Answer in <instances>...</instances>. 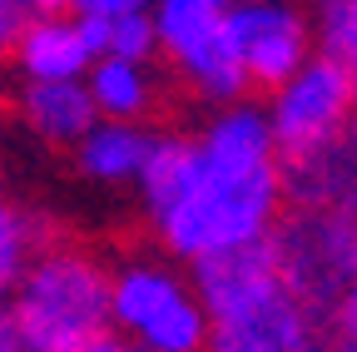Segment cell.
<instances>
[{
  "mask_svg": "<svg viewBox=\"0 0 357 352\" xmlns=\"http://www.w3.org/2000/svg\"><path fill=\"white\" fill-rule=\"evenodd\" d=\"M134 194L159 253L189 268L268 238L288 213L283 154L248 95L208 105V119L189 135H154Z\"/></svg>",
  "mask_w": 357,
  "mask_h": 352,
  "instance_id": "6da1fadb",
  "label": "cell"
},
{
  "mask_svg": "<svg viewBox=\"0 0 357 352\" xmlns=\"http://www.w3.org/2000/svg\"><path fill=\"white\" fill-rule=\"evenodd\" d=\"M208 307V352H333V323L312 303L273 243V234L194 263Z\"/></svg>",
  "mask_w": 357,
  "mask_h": 352,
  "instance_id": "7a4b0ae2",
  "label": "cell"
},
{
  "mask_svg": "<svg viewBox=\"0 0 357 352\" xmlns=\"http://www.w3.org/2000/svg\"><path fill=\"white\" fill-rule=\"evenodd\" d=\"M6 313L30 352H75L109 332V263L89 243L50 238L15 283Z\"/></svg>",
  "mask_w": 357,
  "mask_h": 352,
  "instance_id": "3957f363",
  "label": "cell"
},
{
  "mask_svg": "<svg viewBox=\"0 0 357 352\" xmlns=\"http://www.w3.org/2000/svg\"><path fill=\"white\" fill-rule=\"evenodd\" d=\"M109 332L139 352H208V307L194 268L169 253L109 263Z\"/></svg>",
  "mask_w": 357,
  "mask_h": 352,
  "instance_id": "277c9868",
  "label": "cell"
},
{
  "mask_svg": "<svg viewBox=\"0 0 357 352\" xmlns=\"http://www.w3.org/2000/svg\"><path fill=\"white\" fill-rule=\"evenodd\" d=\"M234 0H149L144 15L154 30V55L169 60L178 84L204 105H229L248 95L243 65L229 45Z\"/></svg>",
  "mask_w": 357,
  "mask_h": 352,
  "instance_id": "5b68a950",
  "label": "cell"
},
{
  "mask_svg": "<svg viewBox=\"0 0 357 352\" xmlns=\"http://www.w3.org/2000/svg\"><path fill=\"white\" fill-rule=\"evenodd\" d=\"M352 105H357V84L347 65L328 50H312L288 79H278L268 90V105H263L268 135H273L283 164L342 144Z\"/></svg>",
  "mask_w": 357,
  "mask_h": 352,
  "instance_id": "8992f818",
  "label": "cell"
},
{
  "mask_svg": "<svg viewBox=\"0 0 357 352\" xmlns=\"http://www.w3.org/2000/svg\"><path fill=\"white\" fill-rule=\"evenodd\" d=\"M273 243L293 283L333 313V303L357 283V204H307L278 218Z\"/></svg>",
  "mask_w": 357,
  "mask_h": 352,
  "instance_id": "52a82bcc",
  "label": "cell"
},
{
  "mask_svg": "<svg viewBox=\"0 0 357 352\" xmlns=\"http://www.w3.org/2000/svg\"><path fill=\"white\" fill-rule=\"evenodd\" d=\"M229 45L243 65L248 90H273L318 50V30L298 0H234Z\"/></svg>",
  "mask_w": 357,
  "mask_h": 352,
  "instance_id": "ba28073f",
  "label": "cell"
},
{
  "mask_svg": "<svg viewBox=\"0 0 357 352\" xmlns=\"http://www.w3.org/2000/svg\"><path fill=\"white\" fill-rule=\"evenodd\" d=\"M149 144H154V129L149 124H134V119H89V129L70 144V164L79 174V184L89 189H105V194H119V189H134L139 169L149 159Z\"/></svg>",
  "mask_w": 357,
  "mask_h": 352,
  "instance_id": "9c48e42d",
  "label": "cell"
},
{
  "mask_svg": "<svg viewBox=\"0 0 357 352\" xmlns=\"http://www.w3.org/2000/svg\"><path fill=\"white\" fill-rule=\"evenodd\" d=\"M20 70V79H79L95 60V45H89V30L79 15L70 10H45L35 15L6 50Z\"/></svg>",
  "mask_w": 357,
  "mask_h": 352,
  "instance_id": "30bf717a",
  "label": "cell"
},
{
  "mask_svg": "<svg viewBox=\"0 0 357 352\" xmlns=\"http://www.w3.org/2000/svg\"><path fill=\"white\" fill-rule=\"evenodd\" d=\"M79 79L100 119L149 124V114L164 105V79L154 70V55H95Z\"/></svg>",
  "mask_w": 357,
  "mask_h": 352,
  "instance_id": "8fae6325",
  "label": "cell"
},
{
  "mask_svg": "<svg viewBox=\"0 0 357 352\" xmlns=\"http://www.w3.org/2000/svg\"><path fill=\"white\" fill-rule=\"evenodd\" d=\"M10 109H15V124L25 135L35 144H50V149H70L89 129V119H95L84 79H20Z\"/></svg>",
  "mask_w": 357,
  "mask_h": 352,
  "instance_id": "7c38bea8",
  "label": "cell"
},
{
  "mask_svg": "<svg viewBox=\"0 0 357 352\" xmlns=\"http://www.w3.org/2000/svg\"><path fill=\"white\" fill-rule=\"evenodd\" d=\"M50 238H55V224L35 204L15 199V194H0V307L10 303L15 283L25 278V268Z\"/></svg>",
  "mask_w": 357,
  "mask_h": 352,
  "instance_id": "4fadbf2b",
  "label": "cell"
},
{
  "mask_svg": "<svg viewBox=\"0 0 357 352\" xmlns=\"http://www.w3.org/2000/svg\"><path fill=\"white\" fill-rule=\"evenodd\" d=\"M307 15L318 30V50L337 55L357 84V0H312Z\"/></svg>",
  "mask_w": 357,
  "mask_h": 352,
  "instance_id": "5bb4252c",
  "label": "cell"
},
{
  "mask_svg": "<svg viewBox=\"0 0 357 352\" xmlns=\"http://www.w3.org/2000/svg\"><path fill=\"white\" fill-rule=\"evenodd\" d=\"M84 30H89L95 55H154V30L144 10L114 15V20H84Z\"/></svg>",
  "mask_w": 357,
  "mask_h": 352,
  "instance_id": "9a60e30c",
  "label": "cell"
},
{
  "mask_svg": "<svg viewBox=\"0 0 357 352\" xmlns=\"http://www.w3.org/2000/svg\"><path fill=\"white\" fill-rule=\"evenodd\" d=\"M60 0H0V55L10 50V40L35 20V15H45V10H55Z\"/></svg>",
  "mask_w": 357,
  "mask_h": 352,
  "instance_id": "2e32d148",
  "label": "cell"
},
{
  "mask_svg": "<svg viewBox=\"0 0 357 352\" xmlns=\"http://www.w3.org/2000/svg\"><path fill=\"white\" fill-rule=\"evenodd\" d=\"M149 0H60V10L79 15V20H114V15H134Z\"/></svg>",
  "mask_w": 357,
  "mask_h": 352,
  "instance_id": "e0dca14e",
  "label": "cell"
},
{
  "mask_svg": "<svg viewBox=\"0 0 357 352\" xmlns=\"http://www.w3.org/2000/svg\"><path fill=\"white\" fill-rule=\"evenodd\" d=\"M328 323H333V332H337V342H352L357 347V283L333 303V313H328Z\"/></svg>",
  "mask_w": 357,
  "mask_h": 352,
  "instance_id": "ac0fdd59",
  "label": "cell"
},
{
  "mask_svg": "<svg viewBox=\"0 0 357 352\" xmlns=\"http://www.w3.org/2000/svg\"><path fill=\"white\" fill-rule=\"evenodd\" d=\"M75 352H139L134 342H124L119 332H100V337H89L84 347H75Z\"/></svg>",
  "mask_w": 357,
  "mask_h": 352,
  "instance_id": "d6986e66",
  "label": "cell"
},
{
  "mask_svg": "<svg viewBox=\"0 0 357 352\" xmlns=\"http://www.w3.org/2000/svg\"><path fill=\"white\" fill-rule=\"evenodd\" d=\"M0 352H30V347L20 342V332H15V323H10L6 307H0Z\"/></svg>",
  "mask_w": 357,
  "mask_h": 352,
  "instance_id": "ffe728a7",
  "label": "cell"
},
{
  "mask_svg": "<svg viewBox=\"0 0 357 352\" xmlns=\"http://www.w3.org/2000/svg\"><path fill=\"white\" fill-rule=\"evenodd\" d=\"M347 149H357V105H352V119H347V139H342Z\"/></svg>",
  "mask_w": 357,
  "mask_h": 352,
  "instance_id": "44dd1931",
  "label": "cell"
},
{
  "mask_svg": "<svg viewBox=\"0 0 357 352\" xmlns=\"http://www.w3.org/2000/svg\"><path fill=\"white\" fill-rule=\"evenodd\" d=\"M0 169H6V119H0Z\"/></svg>",
  "mask_w": 357,
  "mask_h": 352,
  "instance_id": "7402d4cb",
  "label": "cell"
},
{
  "mask_svg": "<svg viewBox=\"0 0 357 352\" xmlns=\"http://www.w3.org/2000/svg\"><path fill=\"white\" fill-rule=\"evenodd\" d=\"M342 352H357V347H352V342H342Z\"/></svg>",
  "mask_w": 357,
  "mask_h": 352,
  "instance_id": "603a6c76",
  "label": "cell"
}]
</instances>
